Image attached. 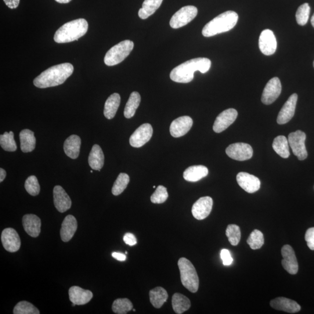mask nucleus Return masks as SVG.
I'll use <instances>...</instances> for the list:
<instances>
[{
	"label": "nucleus",
	"mask_w": 314,
	"mask_h": 314,
	"mask_svg": "<svg viewBox=\"0 0 314 314\" xmlns=\"http://www.w3.org/2000/svg\"><path fill=\"white\" fill-rule=\"evenodd\" d=\"M149 295L151 304L156 308H161L168 298L167 291L161 287H157L151 290Z\"/></svg>",
	"instance_id": "nucleus-32"
},
{
	"label": "nucleus",
	"mask_w": 314,
	"mask_h": 314,
	"mask_svg": "<svg viewBox=\"0 0 314 314\" xmlns=\"http://www.w3.org/2000/svg\"><path fill=\"white\" fill-rule=\"evenodd\" d=\"M197 13L198 10L196 7H183L173 16L169 24L173 29H179L186 26L196 18Z\"/></svg>",
	"instance_id": "nucleus-7"
},
{
	"label": "nucleus",
	"mask_w": 314,
	"mask_h": 314,
	"mask_svg": "<svg viewBox=\"0 0 314 314\" xmlns=\"http://www.w3.org/2000/svg\"><path fill=\"white\" fill-rule=\"evenodd\" d=\"M178 266L183 286L192 293H196L199 287V278L192 263L183 257L179 259Z\"/></svg>",
	"instance_id": "nucleus-5"
},
{
	"label": "nucleus",
	"mask_w": 314,
	"mask_h": 314,
	"mask_svg": "<svg viewBox=\"0 0 314 314\" xmlns=\"http://www.w3.org/2000/svg\"><path fill=\"white\" fill-rule=\"evenodd\" d=\"M237 115V111L233 108H229V109L223 111L216 118L214 126H213L214 131L218 133L224 131L235 121Z\"/></svg>",
	"instance_id": "nucleus-13"
},
{
	"label": "nucleus",
	"mask_w": 314,
	"mask_h": 314,
	"mask_svg": "<svg viewBox=\"0 0 314 314\" xmlns=\"http://www.w3.org/2000/svg\"><path fill=\"white\" fill-rule=\"evenodd\" d=\"M78 228V223L75 216L69 215L65 218L61 226L60 234L61 239L64 242H68L71 240Z\"/></svg>",
	"instance_id": "nucleus-24"
},
{
	"label": "nucleus",
	"mask_w": 314,
	"mask_h": 314,
	"mask_svg": "<svg viewBox=\"0 0 314 314\" xmlns=\"http://www.w3.org/2000/svg\"><path fill=\"white\" fill-rule=\"evenodd\" d=\"M270 305L273 309L290 313L300 311L301 306L296 301L286 297H277L270 301Z\"/></svg>",
	"instance_id": "nucleus-21"
},
{
	"label": "nucleus",
	"mask_w": 314,
	"mask_h": 314,
	"mask_svg": "<svg viewBox=\"0 0 314 314\" xmlns=\"http://www.w3.org/2000/svg\"><path fill=\"white\" fill-rule=\"evenodd\" d=\"M25 188L31 196H38L41 191V186L37 178L35 176L28 177L25 183Z\"/></svg>",
	"instance_id": "nucleus-42"
},
{
	"label": "nucleus",
	"mask_w": 314,
	"mask_h": 314,
	"mask_svg": "<svg viewBox=\"0 0 314 314\" xmlns=\"http://www.w3.org/2000/svg\"><path fill=\"white\" fill-rule=\"evenodd\" d=\"M313 67H314V62H313Z\"/></svg>",
	"instance_id": "nucleus-52"
},
{
	"label": "nucleus",
	"mask_w": 314,
	"mask_h": 314,
	"mask_svg": "<svg viewBox=\"0 0 314 314\" xmlns=\"http://www.w3.org/2000/svg\"><path fill=\"white\" fill-rule=\"evenodd\" d=\"M305 239L309 249L314 250V227L306 230Z\"/></svg>",
	"instance_id": "nucleus-44"
},
{
	"label": "nucleus",
	"mask_w": 314,
	"mask_h": 314,
	"mask_svg": "<svg viewBox=\"0 0 314 314\" xmlns=\"http://www.w3.org/2000/svg\"><path fill=\"white\" fill-rule=\"evenodd\" d=\"M259 48L265 56H271L275 53L277 42L272 31L265 30L261 32L259 38Z\"/></svg>",
	"instance_id": "nucleus-12"
},
{
	"label": "nucleus",
	"mask_w": 314,
	"mask_h": 314,
	"mask_svg": "<svg viewBox=\"0 0 314 314\" xmlns=\"http://www.w3.org/2000/svg\"><path fill=\"white\" fill-rule=\"evenodd\" d=\"M89 164L94 170H101L104 164V155L102 148L98 144H95L92 147L89 154Z\"/></svg>",
	"instance_id": "nucleus-27"
},
{
	"label": "nucleus",
	"mask_w": 314,
	"mask_h": 314,
	"mask_svg": "<svg viewBox=\"0 0 314 314\" xmlns=\"http://www.w3.org/2000/svg\"><path fill=\"white\" fill-rule=\"evenodd\" d=\"M112 256H113V258L120 261H124L126 259V255L121 253V252H114L112 253Z\"/></svg>",
	"instance_id": "nucleus-48"
},
{
	"label": "nucleus",
	"mask_w": 314,
	"mask_h": 314,
	"mask_svg": "<svg viewBox=\"0 0 314 314\" xmlns=\"http://www.w3.org/2000/svg\"><path fill=\"white\" fill-rule=\"evenodd\" d=\"M168 197L167 189L163 186L157 187L155 192L151 195V201L154 204H162L167 201Z\"/></svg>",
	"instance_id": "nucleus-43"
},
{
	"label": "nucleus",
	"mask_w": 314,
	"mask_h": 314,
	"mask_svg": "<svg viewBox=\"0 0 314 314\" xmlns=\"http://www.w3.org/2000/svg\"><path fill=\"white\" fill-rule=\"evenodd\" d=\"M130 181L129 176L125 173H121L114 184L112 193L114 196L121 194L127 187Z\"/></svg>",
	"instance_id": "nucleus-37"
},
{
	"label": "nucleus",
	"mask_w": 314,
	"mask_h": 314,
	"mask_svg": "<svg viewBox=\"0 0 314 314\" xmlns=\"http://www.w3.org/2000/svg\"><path fill=\"white\" fill-rule=\"evenodd\" d=\"M88 23L80 18L63 25L56 32L54 40L58 43H67L78 41L87 33Z\"/></svg>",
	"instance_id": "nucleus-3"
},
{
	"label": "nucleus",
	"mask_w": 314,
	"mask_h": 314,
	"mask_svg": "<svg viewBox=\"0 0 314 314\" xmlns=\"http://www.w3.org/2000/svg\"><path fill=\"white\" fill-rule=\"evenodd\" d=\"M81 139L79 136L71 135L65 141L64 150L67 156L72 159H76L80 153Z\"/></svg>",
	"instance_id": "nucleus-26"
},
{
	"label": "nucleus",
	"mask_w": 314,
	"mask_h": 314,
	"mask_svg": "<svg viewBox=\"0 0 314 314\" xmlns=\"http://www.w3.org/2000/svg\"><path fill=\"white\" fill-rule=\"evenodd\" d=\"M24 228L29 235L37 237L41 232V220L38 216L27 214L23 218Z\"/></svg>",
	"instance_id": "nucleus-23"
},
{
	"label": "nucleus",
	"mask_w": 314,
	"mask_h": 314,
	"mask_svg": "<svg viewBox=\"0 0 314 314\" xmlns=\"http://www.w3.org/2000/svg\"><path fill=\"white\" fill-rule=\"evenodd\" d=\"M133 306L132 303L128 298H118L114 301L112 309L115 313L126 314L131 311Z\"/></svg>",
	"instance_id": "nucleus-36"
},
{
	"label": "nucleus",
	"mask_w": 314,
	"mask_h": 314,
	"mask_svg": "<svg viewBox=\"0 0 314 314\" xmlns=\"http://www.w3.org/2000/svg\"><path fill=\"white\" fill-rule=\"evenodd\" d=\"M69 296L72 304L85 305L91 300L93 294L91 291L84 290L79 286H72L69 290Z\"/></svg>",
	"instance_id": "nucleus-22"
},
{
	"label": "nucleus",
	"mask_w": 314,
	"mask_h": 314,
	"mask_svg": "<svg viewBox=\"0 0 314 314\" xmlns=\"http://www.w3.org/2000/svg\"><path fill=\"white\" fill-rule=\"evenodd\" d=\"M211 66V61L207 58H197L186 61L173 69L170 74L172 81L187 84L193 81L194 74L196 71H200L205 74Z\"/></svg>",
	"instance_id": "nucleus-2"
},
{
	"label": "nucleus",
	"mask_w": 314,
	"mask_h": 314,
	"mask_svg": "<svg viewBox=\"0 0 314 314\" xmlns=\"http://www.w3.org/2000/svg\"><path fill=\"white\" fill-rule=\"evenodd\" d=\"M140 102V94L137 92H132L125 108L124 115L125 118L129 119L134 116Z\"/></svg>",
	"instance_id": "nucleus-34"
},
{
	"label": "nucleus",
	"mask_w": 314,
	"mask_h": 314,
	"mask_svg": "<svg viewBox=\"0 0 314 314\" xmlns=\"http://www.w3.org/2000/svg\"><path fill=\"white\" fill-rule=\"evenodd\" d=\"M281 92V85L278 78H273L267 83L262 95L263 104L270 105L275 102Z\"/></svg>",
	"instance_id": "nucleus-11"
},
{
	"label": "nucleus",
	"mask_w": 314,
	"mask_h": 314,
	"mask_svg": "<svg viewBox=\"0 0 314 314\" xmlns=\"http://www.w3.org/2000/svg\"><path fill=\"white\" fill-rule=\"evenodd\" d=\"M311 24L312 25V27L314 28V14H313V15L312 17L311 20Z\"/></svg>",
	"instance_id": "nucleus-51"
},
{
	"label": "nucleus",
	"mask_w": 314,
	"mask_h": 314,
	"mask_svg": "<svg viewBox=\"0 0 314 314\" xmlns=\"http://www.w3.org/2000/svg\"><path fill=\"white\" fill-rule=\"evenodd\" d=\"M7 175L6 171L2 168H0V182H2L6 178Z\"/></svg>",
	"instance_id": "nucleus-49"
},
{
	"label": "nucleus",
	"mask_w": 314,
	"mask_h": 314,
	"mask_svg": "<svg viewBox=\"0 0 314 314\" xmlns=\"http://www.w3.org/2000/svg\"><path fill=\"white\" fill-rule=\"evenodd\" d=\"M247 242L252 250H257L264 244V237L261 231L255 229L249 236Z\"/></svg>",
	"instance_id": "nucleus-38"
},
{
	"label": "nucleus",
	"mask_w": 314,
	"mask_h": 314,
	"mask_svg": "<svg viewBox=\"0 0 314 314\" xmlns=\"http://www.w3.org/2000/svg\"><path fill=\"white\" fill-rule=\"evenodd\" d=\"M124 242L130 246H133L137 244V239L134 234L131 233H127L124 236Z\"/></svg>",
	"instance_id": "nucleus-46"
},
{
	"label": "nucleus",
	"mask_w": 314,
	"mask_h": 314,
	"mask_svg": "<svg viewBox=\"0 0 314 314\" xmlns=\"http://www.w3.org/2000/svg\"><path fill=\"white\" fill-rule=\"evenodd\" d=\"M121 97L118 93H114L111 95L105 103L104 114L108 120H111L115 116L120 107Z\"/></svg>",
	"instance_id": "nucleus-28"
},
{
	"label": "nucleus",
	"mask_w": 314,
	"mask_h": 314,
	"mask_svg": "<svg viewBox=\"0 0 314 314\" xmlns=\"http://www.w3.org/2000/svg\"><path fill=\"white\" fill-rule=\"evenodd\" d=\"M152 126L149 124H144L133 132L129 139L131 145L135 148L142 147L151 139L153 136Z\"/></svg>",
	"instance_id": "nucleus-10"
},
{
	"label": "nucleus",
	"mask_w": 314,
	"mask_h": 314,
	"mask_svg": "<svg viewBox=\"0 0 314 314\" xmlns=\"http://www.w3.org/2000/svg\"><path fill=\"white\" fill-rule=\"evenodd\" d=\"M2 241L7 251L15 252L20 250L21 241L19 234L13 228H6L2 233Z\"/></svg>",
	"instance_id": "nucleus-14"
},
{
	"label": "nucleus",
	"mask_w": 314,
	"mask_h": 314,
	"mask_svg": "<svg viewBox=\"0 0 314 314\" xmlns=\"http://www.w3.org/2000/svg\"><path fill=\"white\" fill-rule=\"evenodd\" d=\"M55 1L61 4H67L71 2L72 0H55Z\"/></svg>",
	"instance_id": "nucleus-50"
},
{
	"label": "nucleus",
	"mask_w": 314,
	"mask_h": 314,
	"mask_svg": "<svg viewBox=\"0 0 314 314\" xmlns=\"http://www.w3.org/2000/svg\"><path fill=\"white\" fill-rule=\"evenodd\" d=\"M221 257L223 264L225 266H229L232 264L233 259L228 250L223 249L221 252Z\"/></svg>",
	"instance_id": "nucleus-45"
},
{
	"label": "nucleus",
	"mask_w": 314,
	"mask_h": 314,
	"mask_svg": "<svg viewBox=\"0 0 314 314\" xmlns=\"http://www.w3.org/2000/svg\"><path fill=\"white\" fill-rule=\"evenodd\" d=\"M208 174V169L203 165H194L187 168L183 172V178L186 181L196 182Z\"/></svg>",
	"instance_id": "nucleus-25"
},
{
	"label": "nucleus",
	"mask_w": 314,
	"mask_h": 314,
	"mask_svg": "<svg viewBox=\"0 0 314 314\" xmlns=\"http://www.w3.org/2000/svg\"><path fill=\"white\" fill-rule=\"evenodd\" d=\"M298 96L297 94H293L287 102L283 105L277 118V124L283 125L287 124L294 117L295 107L297 102Z\"/></svg>",
	"instance_id": "nucleus-16"
},
{
	"label": "nucleus",
	"mask_w": 314,
	"mask_h": 314,
	"mask_svg": "<svg viewBox=\"0 0 314 314\" xmlns=\"http://www.w3.org/2000/svg\"><path fill=\"white\" fill-rule=\"evenodd\" d=\"M163 0H144L142 8L139 11V16L142 20H146L152 16L160 8Z\"/></svg>",
	"instance_id": "nucleus-31"
},
{
	"label": "nucleus",
	"mask_w": 314,
	"mask_h": 314,
	"mask_svg": "<svg viewBox=\"0 0 314 314\" xmlns=\"http://www.w3.org/2000/svg\"><path fill=\"white\" fill-rule=\"evenodd\" d=\"M213 205V200L210 197H201L192 207L193 216L198 220H203L210 214Z\"/></svg>",
	"instance_id": "nucleus-18"
},
{
	"label": "nucleus",
	"mask_w": 314,
	"mask_h": 314,
	"mask_svg": "<svg viewBox=\"0 0 314 314\" xmlns=\"http://www.w3.org/2000/svg\"><path fill=\"white\" fill-rule=\"evenodd\" d=\"M134 48V43L129 40L122 41L108 50L104 57V63L107 66H114L127 58Z\"/></svg>",
	"instance_id": "nucleus-6"
},
{
	"label": "nucleus",
	"mask_w": 314,
	"mask_h": 314,
	"mask_svg": "<svg viewBox=\"0 0 314 314\" xmlns=\"http://www.w3.org/2000/svg\"><path fill=\"white\" fill-rule=\"evenodd\" d=\"M226 153L230 158L239 161H244L251 158L253 150L247 143H236L230 144L226 149Z\"/></svg>",
	"instance_id": "nucleus-9"
},
{
	"label": "nucleus",
	"mask_w": 314,
	"mask_h": 314,
	"mask_svg": "<svg viewBox=\"0 0 314 314\" xmlns=\"http://www.w3.org/2000/svg\"><path fill=\"white\" fill-rule=\"evenodd\" d=\"M237 182L239 185L245 192L254 193L260 189V180L254 175L247 172H240L236 176Z\"/></svg>",
	"instance_id": "nucleus-17"
},
{
	"label": "nucleus",
	"mask_w": 314,
	"mask_h": 314,
	"mask_svg": "<svg viewBox=\"0 0 314 314\" xmlns=\"http://www.w3.org/2000/svg\"><path fill=\"white\" fill-rule=\"evenodd\" d=\"M193 124L192 119L189 116L177 118L171 123V135L176 138L185 135L192 128Z\"/></svg>",
	"instance_id": "nucleus-19"
},
{
	"label": "nucleus",
	"mask_w": 314,
	"mask_h": 314,
	"mask_svg": "<svg viewBox=\"0 0 314 314\" xmlns=\"http://www.w3.org/2000/svg\"><path fill=\"white\" fill-rule=\"evenodd\" d=\"M54 203L57 210L63 213L70 209L72 205L71 198L60 186H56L53 190Z\"/></svg>",
	"instance_id": "nucleus-20"
},
{
	"label": "nucleus",
	"mask_w": 314,
	"mask_h": 314,
	"mask_svg": "<svg viewBox=\"0 0 314 314\" xmlns=\"http://www.w3.org/2000/svg\"><path fill=\"white\" fill-rule=\"evenodd\" d=\"M21 149L24 153L34 151L36 147V138L34 132L30 129H24L20 134Z\"/></svg>",
	"instance_id": "nucleus-29"
},
{
	"label": "nucleus",
	"mask_w": 314,
	"mask_h": 314,
	"mask_svg": "<svg viewBox=\"0 0 314 314\" xmlns=\"http://www.w3.org/2000/svg\"><path fill=\"white\" fill-rule=\"evenodd\" d=\"M0 144L3 150L10 152H14L17 150V146L13 132H5L0 135Z\"/></svg>",
	"instance_id": "nucleus-35"
},
{
	"label": "nucleus",
	"mask_w": 314,
	"mask_h": 314,
	"mask_svg": "<svg viewBox=\"0 0 314 314\" xmlns=\"http://www.w3.org/2000/svg\"><path fill=\"white\" fill-rule=\"evenodd\" d=\"M226 235L228 238L229 241L233 246H236L239 243L241 238V232L239 226L231 224L227 226L226 230Z\"/></svg>",
	"instance_id": "nucleus-40"
},
{
	"label": "nucleus",
	"mask_w": 314,
	"mask_h": 314,
	"mask_svg": "<svg viewBox=\"0 0 314 314\" xmlns=\"http://www.w3.org/2000/svg\"><path fill=\"white\" fill-rule=\"evenodd\" d=\"M173 309L176 313L182 314L187 311L191 306L190 299L185 295L176 293L172 298Z\"/></svg>",
	"instance_id": "nucleus-30"
},
{
	"label": "nucleus",
	"mask_w": 314,
	"mask_h": 314,
	"mask_svg": "<svg viewBox=\"0 0 314 314\" xmlns=\"http://www.w3.org/2000/svg\"><path fill=\"white\" fill-rule=\"evenodd\" d=\"M283 259L281 264L285 270L291 275H295L298 272V265L293 248L290 245H284L281 248Z\"/></svg>",
	"instance_id": "nucleus-15"
},
{
	"label": "nucleus",
	"mask_w": 314,
	"mask_h": 314,
	"mask_svg": "<svg viewBox=\"0 0 314 314\" xmlns=\"http://www.w3.org/2000/svg\"><path fill=\"white\" fill-rule=\"evenodd\" d=\"M238 18L237 14L232 11L220 14L205 25L202 34L204 37L209 38L228 32L236 26Z\"/></svg>",
	"instance_id": "nucleus-4"
},
{
	"label": "nucleus",
	"mask_w": 314,
	"mask_h": 314,
	"mask_svg": "<svg viewBox=\"0 0 314 314\" xmlns=\"http://www.w3.org/2000/svg\"><path fill=\"white\" fill-rule=\"evenodd\" d=\"M14 314H39V310L31 302L23 301L18 302L14 309Z\"/></svg>",
	"instance_id": "nucleus-39"
},
{
	"label": "nucleus",
	"mask_w": 314,
	"mask_h": 314,
	"mask_svg": "<svg viewBox=\"0 0 314 314\" xmlns=\"http://www.w3.org/2000/svg\"><path fill=\"white\" fill-rule=\"evenodd\" d=\"M272 147L274 151L281 158H287L290 156L289 144L286 137L277 136L273 140Z\"/></svg>",
	"instance_id": "nucleus-33"
},
{
	"label": "nucleus",
	"mask_w": 314,
	"mask_h": 314,
	"mask_svg": "<svg viewBox=\"0 0 314 314\" xmlns=\"http://www.w3.org/2000/svg\"><path fill=\"white\" fill-rule=\"evenodd\" d=\"M305 133L299 130L290 133L288 136V144L293 154L299 160H304L308 156L305 144Z\"/></svg>",
	"instance_id": "nucleus-8"
},
{
	"label": "nucleus",
	"mask_w": 314,
	"mask_h": 314,
	"mask_svg": "<svg viewBox=\"0 0 314 314\" xmlns=\"http://www.w3.org/2000/svg\"><path fill=\"white\" fill-rule=\"evenodd\" d=\"M309 14L310 7L308 3L303 4L299 6L295 15L297 24L301 26H304L308 23Z\"/></svg>",
	"instance_id": "nucleus-41"
},
{
	"label": "nucleus",
	"mask_w": 314,
	"mask_h": 314,
	"mask_svg": "<svg viewBox=\"0 0 314 314\" xmlns=\"http://www.w3.org/2000/svg\"><path fill=\"white\" fill-rule=\"evenodd\" d=\"M74 70V66L70 63L57 65L43 72L34 79V84L41 89L62 85L73 74Z\"/></svg>",
	"instance_id": "nucleus-1"
},
{
	"label": "nucleus",
	"mask_w": 314,
	"mask_h": 314,
	"mask_svg": "<svg viewBox=\"0 0 314 314\" xmlns=\"http://www.w3.org/2000/svg\"><path fill=\"white\" fill-rule=\"evenodd\" d=\"M6 5L11 9H16L20 5V0H4Z\"/></svg>",
	"instance_id": "nucleus-47"
}]
</instances>
